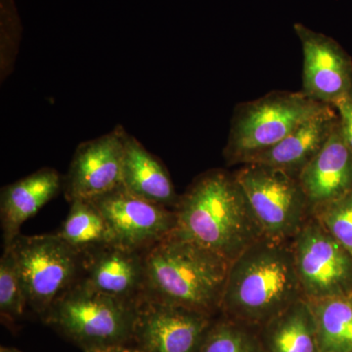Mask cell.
<instances>
[{"instance_id": "obj_1", "label": "cell", "mask_w": 352, "mask_h": 352, "mask_svg": "<svg viewBox=\"0 0 352 352\" xmlns=\"http://www.w3.org/2000/svg\"><path fill=\"white\" fill-rule=\"evenodd\" d=\"M175 210L173 232L229 263L264 238L235 173L220 168L197 176Z\"/></svg>"}, {"instance_id": "obj_2", "label": "cell", "mask_w": 352, "mask_h": 352, "mask_svg": "<svg viewBox=\"0 0 352 352\" xmlns=\"http://www.w3.org/2000/svg\"><path fill=\"white\" fill-rule=\"evenodd\" d=\"M289 242L263 238L229 267L220 310L247 323H270L305 298Z\"/></svg>"}, {"instance_id": "obj_3", "label": "cell", "mask_w": 352, "mask_h": 352, "mask_svg": "<svg viewBox=\"0 0 352 352\" xmlns=\"http://www.w3.org/2000/svg\"><path fill=\"white\" fill-rule=\"evenodd\" d=\"M147 298L212 315L231 263L175 232L144 252Z\"/></svg>"}, {"instance_id": "obj_4", "label": "cell", "mask_w": 352, "mask_h": 352, "mask_svg": "<svg viewBox=\"0 0 352 352\" xmlns=\"http://www.w3.org/2000/svg\"><path fill=\"white\" fill-rule=\"evenodd\" d=\"M135 307L136 303L106 295L80 279L43 321L87 352L132 342Z\"/></svg>"}, {"instance_id": "obj_5", "label": "cell", "mask_w": 352, "mask_h": 352, "mask_svg": "<svg viewBox=\"0 0 352 352\" xmlns=\"http://www.w3.org/2000/svg\"><path fill=\"white\" fill-rule=\"evenodd\" d=\"M331 108L302 91H273L241 103L234 110L223 156L228 164L249 163L308 120Z\"/></svg>"}, {"instance_id": "obj_6", "label": "cell", "mask_w": 352, "mask_h": 352, "mask_svg": "<svg viewBox=\"0 0 352 352\" xmlns=\"http://www.w3.org/2000/svg\"><path fill=\"white\" fill-rule=\"evenodd\" d=\"M235 176L264 237L289 242L311 217V206L298 177L258 164H245Z\"/></svg>"}, {"instance_id": "obj_7", "label": "cell", "mask_w": 352, "mask_h": 352, "mask_svg": "<svg viewBox=\"0 0 352 352\" xmlns=\"http://www.w3.org/2000/svg\"><path fill=\"white\" fill-rule=\"evenodd\" d=\"M28 307L43 320L80 279L82 256L55 234L19 235L12 245Z\"/></svg>"}, {"instance_id": "obj_8", "label": "cell", "mask_w": 352, "mask_h": 352, "mask_svg": "<svg viewBox=\"0 0 352 352\" xmlns=\"http://www.w3.org/2000/svg\"><path fill=\"white\" fill-rule=\"evenodd\" d=\"M292 242L298 279L308 300L352 294V254L314 217Z\"/></svg>"}, {"instance_id": "obj_9", "label": "cell", "mask_w": 352, "mask_h": 352, "mask_svg": "<svg viewBox=\"0 0 352 352\" xmlns=\"http://www.w3.org/2000/svg\"><path fill=\"white\" fill-rule=\"evenodd\" d=\"M212 324V315L143 296L132 342L144 352H198Z\"/></svg>"}, {"instance_id": "obj_10", "label": "cell", "mask_w": 352, "mask_h": 352, "mask_svg": "<svg viewBox=\"0 0 352 352\" xmlns=\"http://www.w3.org/2000/svg\"><path fill=\"white\" fill-rule=\"evenodd\" d=\"M112 232L113 244L146 252L173 232L175 210L131 194L124 187L90 200Z\"/></svg>"}, {"instance_id": "obj_11", "label": "cell", "mask_w": 352, "mask_h": 352, "mask_svg": "<svg viewBox=\"0 0 352 352\" xmlns=\"http://www.w3.org/2000/svg\"><path fill=\"white\" fill-rule=\"evenodd\" d=\"M126 131L117 126L76 147L63 190L67 200L90 201L122 186Z\"/></svg>"}, {"instance_id": "obj_12", "label": "cell", "mask_w": 352, "mask_h": 352, "mask_svg": "<svg viewBox=\"0 0 352 352\" xmlns=\"http://www.w3.org/2000/svg\"><path fill=\"white\" fill-rule=\"evenodd\" d=\"M302 43V90L314 100L335 106L352 97V59L335 39L296 23Z\"/></svg>"}, {"instance_id": "obj_13", "label": "cell", "mask_w": 352, "mask_h": 352, "mask_svg": "<svg viewBox=\"0 0 352 352\" xmlns=\"http://www.w3.org/2000/svg\"><path fill=\"white\" fill-rule=\"evenodd\" d=\"M144 252L116 244L97 248L82 254L80 279L106 295L138 303L145 294Z\"/></svg>"}, {"instance_id": "obj_14", "label": "cell", "mask_w": 352, "mask_h": 352, "mask_svg": "<svg viewBox=\"0 0 352 352\" xmlns=\"http://www.w3.org/2000/svg\"><path fill=\"white\" fill-rule=\"evenodd\" d=\"M312 208L352 191V152L340 120L330 138L298 177Z\"/></svg>"}, {"instance_id": "obj_15", "label": "cell", "mask_w": 352, "mask_h": 352, "mask_svg": "<svg viewBox=\"0 0 352 352\" xmlns=\"http://www.w3.org/2000/svg\"><path fill=\"white\" fill-rule=\"evenodd\" d=\"M64 177L54 168H43L6 185L0 194L4 248L20 235L23 223L34 217L63 190Z\"/></svg>"}, {"instance_id": "obj_16", "label": "cell", "mask_w": 352, "mask_h": 352, "mask_svg": "<svg viewBox=\"0 0 352 352\" xmlns=\"http://www.w3.org/2000/svg\"><path fill=\"white\" fill-rule=\"evenodd\" d=\"M339 122V115L331 108L321 115L308 120L283 140L247 164H258L279 168L298 177L303 168L326 144Z\"/></svg>"}, {"instance_id": "obj_17", "label": "cell", "mask_w": 352, "mask_h": 352, "mask_svg": "<svg viewBox=\"0 0 352 352\" xmlns=\"http://www.w3.org/2000/svg\"><path fill=\"white\" fill-rule=\"evenodd\" d=\"M122 186L133 195L175 210L179 196L163 163L126 132Z\"/></svg>"}, {"instance_id": "obj_18", "label": "cell", "mask_w": 352, "mask_h": 352, "mask_svg": "<svg viewBox=\"0 0 352 352\" xmlns=\"http://www.w3.org/2000/svg\"><path fill=\"white\" fill-rule=\"evenodd\" d=\"M268 324L270 352H320L314 311L302 298Z\"/></svg>"}, {"instance_id": "obj_19", "label": "cell", "mask_w": 352, "mask_h": 352, "mask_svg": "<svg viewBox=\"0 0 352 352\" xmlns=\"http://www.w3.org/2000/svg\"><path fill=\"white\" fill-rule=\"evenodd\" d=\"M308 302L316 322L319 351L352 352V294Z\"/></svg>"}, {"instance_id": "obj_20", "label": "cell", "mask_w": 352, "mask_h": 352, "mask_svg": "<svg viewBox=\"0 0 352 352\" xmlns=\"http://www.w3.org/2000/svg\"><path fill=\"white\" fill-rule=\"evenodd\" d=\"M56 234L80 256L97 248L113 244L107 221L90 201H72L67 219Z\"/></svg>"}, {"instance_id": "obj_21", "label": "cell", "mask_w": 352, "mask_h": 352, "mask_svg": "<svg viewBox=\"0 0 352 352\" xmlns=\"http://www.w3.org/2000/svg\"><path fill=\"white\" fill-rule=\"evenodd\" d=\"M28 307L17 259L12 247L4 248L0 259V314L6 324L20 319Z\"/></svg>"}, {"instance_id": "obj_22", "label": "cell", "mask_w": 352, "mask_h": 352, "mask_svg": "<svg viewBox=\"0 0 352 352\" xmlns=\"http://www.w3.org/2000/svg\"><path fill=\"white\" fill-rule=\"evenodd\" d=\"M198 352H263L256 338L233 321L214 323Z\"/></svg>"}, {"instance_id": "obj_23", "label": "cell", "mask_w": 352, "mask_h": 352, "mask_svg": "<svg viewBox=\"0 0 352 352\" xmlns=\"http://www.w3.org/2000/svg\"><path fill=\"white\" fill-rule=\"evenodd\" d=\"M311 214L352 254V191L312 208Z\"/></svg>"}, {"instance_id": "obj_24", "label": "cell", "mask_w": 352, "mask_h": 352, "mask_svg": "<svg viewBox=\"0 0 352 352\" xmlns=\"http://www.w3.org/2000/svg\"><path fill=\"white\" fill-rule=\"evenodd\" d=\"M21 38V24L13 0H1V78L12 71Z\"/></svg>"}, {"instance_id": "obj_25", "label": "cell", "mask_w": 352, "mask_h": 352, "mask_svg": "<svg viewBox=\"0 0 352 352\" xmlns=\"http://www.w3.org/2000/svg\"><path fill=\"white\" fill-rule=\"evenodd\" d=\"M335 109L339 115L342 135L352 152V97L340 102L335 106Z\"/></svg>"}, {"instance_id": "obj_26", "label": "cell", "mask_w": 352, "mask_h": 352, "mask_svg": "<svg viewBox=\"0 0 352 352\" xmlns=\"http://www.w3.org/2000/svg\"><path fill=\"white\" fill-rule=\"evenodd\" d=\"M87 352H144L139 349L138 347H131L129 346H116L105 347V349H95V351Z\"/></svg>"}, {"instance_id": "obj_27", "label": "cell", "mask_w": 352, "mask_h": 352, "mask_svg": "<svg viewBox=\"0 0 352 352\" xmlns=\"http://www.w3.org/2000/svg\"><path fill=\"white\" fill-rule=\"evenodd\" d=\"M0 352H22V351H18V349H14V347L1 346V349H0Z\"/></svg>"}]
</instances>
